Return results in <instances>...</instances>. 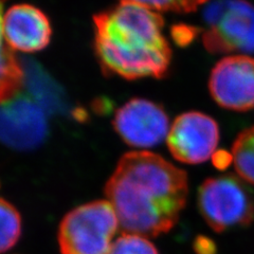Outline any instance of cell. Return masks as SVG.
Here are the masks:
<instances>
[{"label": "cell", "mask_w": 254, "mask_h": 254, "mask_svg": "<svg viewBox=\"0 0 254 254\" xmlns=\"http://www.w3.org/2000/svg\"><path fill=\"white\" fill-rule=\"evenodd\" d=\"M114 127L120 138L132 147L157 146L168 137L169 117L155 102L132 99L117 110Z\"/></svg>", "instance_id": "ba28073f"}, {"label": "cell", "mask_w": 254, "mask_h": 254, "mask_svg": "<svg viewBox=\"0 0 254 254\" xmlns=\"http://www.w3.org/2000/svg\"><path fill=\"white\" fill-rule=\"evenodd\" d=\"M108 254H159V252L147 238L124 233L114 242Z\"/></svg>", "instance_id": "9a60e30c"}, {"label": "cell", "mask_w": 254, "mask_h": 254, "mask_svg": "<svg viewBox=\"0 0 254 254\" xmlns=\"http://www.w3.org/2000/svg\"><path fill=\"white\" fill-rule=\"evenodd\" d=\"M3 34L12 49L22 52L43 50L50 43L51 23L47 16L31 4H15L3 15Z\"/></svg>", "instance_id": "8fae6325"}, {"label": "cell", "mask_w": 254, "mask_h": 254, "mask_svg": "<svg viewBox=\"0 0 254 254\" xmlns=\"http://www.w3.org/2000/svg\"><path fill=\"white\" fill-rule=\"evenodd\" d=\"M49 136L47 113L28 94L17 93L0 104V142L27 152L41 146Z\"/></svg>", "instance_id": "8992f818"}, {"label": "cell", "mask_w": 254, "mask_h": 254, "mask_svg": "<svg viewBox=\"0 0 254 254\" xmlns=\"http://www.w3.org/2000/svg\"><path fill=\"white\" fill-rule=\"evenodd\" d=\"M202 19V41L209 52L254 53V5L247 0H210Z\"/></svg>", "instance_id": "277c9868"}, {"label": "cell", "mask_w": 254, "mask_h": 254, "mask_svg": "<svg viewBox=\"0 0 254 254\" xmlns=\"http://www.w3.org/2000/svg\"><path fill=\"white\" fill-rule=\"evenodd\" d=\"M166 142L176 160L187 164L205 162L216 152L219 142L218 124L202 113L189 111L176 118Z\"/></svg>", "instance_id": "52a82bcc"}, {"label": "cell", "mask_w": 254, "mask_h": 254, "mask_svg": "<svg viewBox=\"0 0 254 254\" xmlns=\"http://www.w3.org/2000/svg\"><path fill=\"white\" fill-rule=\"evenodd\" d=\"M141 4L150 10L175 13L194 12L209 0H122Z\"/></svg>", "instance_id": "2e32d148"}, {"label": "cell", "mask_w": 254, "mask_h": 254, "mask_svg": "<svg viewBox=\"0 0 254 254\" xmlns=\"http://www.w3.org/2000/svg\"><path fill=\"white\" fill-rule=\"evenodd\" d=\"M212 161L214 166L218 170H226L229 168L231 162H233V156L225 149L217 150L212 156Z\"/></svg>", "instance_id": "d6986e66"}, {"label": "cell", "mask_w": 254, "mask_h": 254, "mask_svg": "<svg viewBox=\"0 0 254 254\" xmlns=\"http://www.w3.org/2000/svg\"><path fill=\"white\" fill-rule=\"evenodd\" d=\"M3 3L4 0H0V104L17 94L23 85L20 60L15 57L4 39Z\"/></svg>", "instance_id": "7c38bea8"}, {"label": "cell", "mask_w": 254, "mask_h": 254, "mask_svg": "<svg viewBox=\"0 0 254 254\" xmlns=\"http://www.w3.org/2000/svg\"><path fill=\"white\" fill-rule=\"evenodd\" d=\"M232 156L237 174L254 185V126L238 134L232 146Z\"/></svg>", "instance_id": "4fadbf2b"}, {"label": "cell", "mask_w": 254, "mask_h": 254, "mask_svg": "<svg viewBox=\"0 0 254 254\" xmlns=\"http://www.w3.org/2000/svg\"><path fill=\"white\" fill-rule=\"evenodd\" d=\"M20 64L27 94L47 114L71 118L77 122L88 119L87 111L70 101L65 89L41 64L26 58H21Z\"/></svg>", "instance_id": "30bf717a"}, {"label": "cell", "mask_w": 254, "mask_h": 254, "mask_svg": "<svg viewBox=\"0 0 254 254\" xmlns=\"http://www.w3.org/2000/svg\"><path fill=\"white\" fill-rule=\"evenodd\" d=\"M198 209L214 231L249 226L254 220L252 190L234 175L206 179L198 190Z\"/></svg>", "instance_id": "5b68a950"}, {"label": "cell", "mask_w": 254, "mask_h": 254, "mask_svg": "<svg viewBox=\"0 0 254 254\" xmlns=\"http://www.w3.org/2000/svg\"><path fill=\"white\" fill-rule=\"evenodd\" d=\"M119 219L108 200H95L67 213L59 228L62 254H108Z\"/></svg>", "instance_id": "3957f363"}, {"label": "cell", "mask_w": 254, "mask_h": 254, "mask_svg": "<svg viewBox=\"0 0 254 254\" xmlns=\"http://www.w3.org/2000/svg\"><path fill=\"white\" fill-rule=\"evenodd\" d=\"M193 248L196 254H216L217 247L212 238L208 236L199 235L195 238Z\"/></svg>", "instance_id": "e0dca14e"}, {"label": "cell", "mask_w": 254, "mask_h": 254, "mask_svg": "<svg viewBox=\"0 0 254 254\" xmlns=\"http://www.w3.org/2000/svg\"><path fill=\"white\" fill-rule=\"evenodd\" d=\"M209 87L212 97L221 107L247 111L254 107V59L232 55L213 68Z\"/></svg>", "instance_id": "9c48e42d"}, {"label": "cell", "mask_w": 254, "mask_h": 254, "mask_svg": "<svg viewBox=\"0 0 254 254\" xmlns=\"http://www.w3.org/2000/svg\"><path fill=\"white\" fill-rule=\"evenodd\" d=\"M93 22L95 52L107 73L136 79L162 77L168 72L172 51L158 13L121 1L95 15Z\"/></svg>", "instance_id": "7a4b0ae2"}, {"label": "cell", "mask_w": 254, "mask_h": 254, "mask_svg": "<svg viewBox=\"0 0 254 254\" xmlns=\"http://www.w3.org/2000/svg\"><path fill=\"white\" fill-rule=\"evenodd\" d=\"M124 233L156 237L169 232L185 209L188 175L161 156L127 153L104 189Z\"/></svg>", "instance_id": "6da1fadb"}, {"label": "cell", "mask_w": 254, "mask_h": 254, "mask_svg": "<svg viewBox=\"0 0 254 254\" xmlns=\"http://www.w3.org/2000/svg\"><path fill=\"white\" fill-rule=\"evenodd\" d=\"M21 216L7 200L0 198V253L12 249L21 236Z\"/></svg>", "instance_id": "5bb4252c"}, {"label": "cell", "mask_w": 254, "mask_h": 254, "mask_svg": "<svg viewBox=\"0 0 254 254\" xmlns=\"http://www.w3.org/2000/svg\"><path fill=\"white\" fill-rule=\"evenodd\" d=\"M196 32L197 30L192 27H188V26L175 27L173 29V37L177 44L187 45L193 41V38L196 35Z\"/></svg>", "instance_id": "ac0fdd59"}]
</instances>
